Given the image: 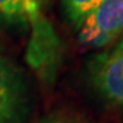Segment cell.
<instances>
[{
	"label": "cell",
	"instance_id": "cell-8",
	"mask_svg": "<svg viewBox=\"0 0 123 123\" xmlns=\"http://www.w3.org/2000/svg\"><path fill=\"white\" fill-rule=\"evenodd\" d=\"M37 123H78L75 120H71L68 118H62V116H48L38 120Z\"/></svg>",
	"mask_w": 123,
	"mask_h": 123
},
{
	"label": "cell",
	"instance_id": "cell-4",
	"mask_svg": "<svg viewBox=\"0 0 123 123\" xmlns=\"http://www.w3.org/2000/svg\"><path fill=\"white\" fill-rule=\"evenodd\" d=\"M90 78L105 100L123 108V40L111 51L94 57Z\"/></svg>",
	"mask_w": 123,
	"mask_h": 123
},
{
	"label": "cell",
	"instance_id": "cell-7",
	"mask_svg": "<svg viewBox=\"0 0 123 123\" xmlns=\"http://www.w3.org/2000/svg\"><path fill=\"white\" fill-rule=\"evenodd\" d=\"M19 1L22 4L29 22L41 12V0H19Z\"/></svg>",
	"mask_w": 123,
	"mask_h": 123
},
{
	"label": "cell",
	"instance_id": "cell-3",
	"mask_svg": "<svg viewBox=\"0 0 123 123\" xmlns=\"http://www.w3.org/2000/svg\"><path fill=\"white\" fill-rule=\"evenodd\" d=\"M26 77L7 56L0 55V123H21L29 112Z\"/></svg>",
	"mask_w": 123,
	"mask_h": 123
},
{
	"label": "cell",
	"instance_id": "cell-6",
	"mask_svg": "<svg viewBox=\"0 0 123 123\" xmlns=\"http://www.w3.org/2000/svg\"><path fill=\"white\" fill-rule=\"evenodd\" d=\"M0 26L26 29L29 19L19 0H0Z\"/></svg>",
	"mask_w": 123,
	"mask_h": 123
},
{
	"label": "cell",
	"instance_id": "cell-2",
	"mask_svg": "<svg viewBox=\"0 0 123 123\" xmlns=\"http://www.w3.org/2000/svg\"><path fill=\"white\" fill-rule=\"evenodd\" d=\"M123 37V0H104L78 29V44L101 49Z\"/></svg>",
	"mask_w": 123,
	"mask_h": 123
},
{
	"label": "cell",
	"instance_id": "cell-1",
	"mask_svg": "<svg viewBox=\"0 0 123 123\" xmlns=\"http://www.w3.org/2000/svg\"><path fill=\"white\" fill-rule=\"evenodd\" d=\"M30 37L26 47L27 66L44 86H53L63 63V45L55 27L40 12L30 22Z\"/></svg>",
	"mask_w": 123,
	"mask_h": 123
},
{
	"label": "cell",
	"instance_id": "cell-5",
	"mask_svg": "<svg viewBox=\"0 0 123 123\" xmlns=\"http://www.w3.org/2000/svg\"><path fill=\"white\" fill-rule=\"evenodd\" d=\"M103 1L104 0H60L67 22L77 30Z\"/></svg>",
	"mask_w": 123,
	"mask_h": 123
}]
</instances>
